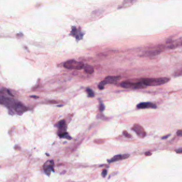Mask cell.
<instances>
[{"instance_id":"9","label":"cell","mask_w":182,"mask_h":182,"mask_svg":"<svg viewBox=\"0 0 182 182\" xmlns=\"http://www.w3.org/2000/svg\"><path fill=\"white\" fill-rule=\"evenodd\" d=\"M137 107L138 109H147V108L156 109V105L151 102H142L137 104Z\"/></svg>"},{"instance_id":"15","label":"cell","mask_w":182,"mask_h":182,"mask_svg":"<svg viewBox=\"0 0 182 182\" xmlns=\"http://www.w3.org/2000/svg\"><path fill=\"white\" fill-rule=\"evenodd\" d=\"M59 136L62 138H65V139H67L68 140H71L72 139L71 137L69 136V135L66 132L60 134L59 135Z\"/></svg>"},{"instance_id":"17","label":"cell","mask_w":182,"mask_h":182,"mask_svg":"<svg viewBox=\"0 0 182 182\" xmlns=\"http://www.w3.org/2000/svg\"><path fill=\"white\" fill-rule=\"evenodd\" d=\"M107 170H106V169H104V170H103V172H102V173H101L102 176H103V177H105L106 176V175H107Z\"/></svg>"},{"instance_id":"6","label":"cell","mask_w":182,"mask_h":182,"mask_svg":"<svg viewBox=\"0 0 182 182\" xmlns=\"http://www.w3.org/2000/svg\"><path fill=\"white\" fill-rule=\"evenodd\" d=\"M54 162L52 160H48L44 163L43 169L47 175L50 176L51 172H54Z\"/></svg>"},{"instance_id":"20","label":"cell","mask_w":182,"mask_h":182,"mask_svg":"<svg viewBox=\"0 0 182 182\" xmlns=\"http://www.w3.org/2000/svg\"><path fill=\"white\" fill-rule=\"evenodd\" d=\"M124 135L128 137H131L130 135H128V133H127V132L126 134L124 133Z\"/></svg>"},{"instance_id":"16","label":"cell","mask_w":182,"mask_h":182,"mask_svg":"<svg viewBox=\"0 0 182 182\" xmlns=\"http://www.w3.org/2000/svg\"><path fill=\"white\" fill-rule=\"evenodd\" d=\"M99 109H100V111H103L104 110V109H105V105H104V104H103L102 103H100V106H99Z\"/></svg>"},{"instance_id":"4","label":"cell","mask_w":182,"mask_h":182,"mask_svg":"<svg viewBox=\"0 0 182 182\" xmlns=\"http://www.w3.org/2000/svg\"><path fill=\"white\" fill-rule=\"evenodd\" d=\"M121 86L125 88H144V85L143 84L142 81L136 82V83H133L130 81H123L122 83H121Z\"/></svg>"},{"instance_id":"13","label":"cell","mask_w":182,"mask_h":182,"mask_svg":"<svg viewBox=\"0 0 182 182\" xmlns=\"http://www.w3.org/2000/svg\"><path fill=\"white\" fill-rule=\"evenodd\" d=\"M83 68L85 72L88 74H92L94 72V69L90 65H84Z\"/></svg>"},{"instance_id":"8","label":"cell","mask_w":182,"mask_h":182,"mask_svg":"<svg viewBox=\"0 0 182 182\" xmlns=\"http://www.w3.org/2000/svg\"><path fill=\"white\" fill-rule=\"evenodd\" d=\"M71 35L75 37L76 39L79 40L82 39L83 36V33H82L80 29H77L75 27H72Z\"/></svg>"},{"instance_id":"10","label":"cell","mask_w":182,"mask_h":182,"mask_svg":"<svg viewBox=\"0 0 182 182\" xmlns=\"http://www.w3.org/2000/svg\"><path fill=\"white\" fill-rule=\"evenodd\" d=\"M13 109L18 114H23L25 111H26L27 110V108L25 107L23 104H22V103H16Z\"/></svg>"},{"instance_id":"7","label":"cell","mask_w":182,"mask_h":182,"mask_svg":"<svg viewBox=\"0 0 182 182\" xmlns=\"http://www.w3.org/2000/svg\"><path fill=\"white\" fill-rule=\"evenodd\" d=\"M133 130H134L136 133L138 135V136L140 137H144L146 135V133L145 130H144L143 127L139 125H137V124L134 125L133 128Z\"/></svg>"},{"instance_id":"14","label":"cell","mask_w":182,"mask_h":182,"mask_svg":"<svg viewBox=\"0 0 182 182\" xmlns=\"http://www.w3.org/2000/svg\"><path fill=\"white\" fill-rule=\"evenodd\" d=\"M86 91H87V93H88V97H89V98H92V97H94V92H93V91H92L91 89L89 88H88L87 89Z\"/></svg>"},{"instance_id":"21","label":"cell","mask_w":182,"mask_h":182,"mask_svg":"<svg viewBox=\"0 0 182 182\" xmlns=\"http://www.w3.org/2000/svg\"><path fill=\"white\" fill-rule=\"evenodd\" d=\"M169 135H167L166 136L163 137V139H167V138L169 136Z\"/></svg>"},{"instance_id":"12","label":"cell","mask_w":182,"mask_h":182,"mask_svg":"<svg viewBox=\"0 0 182 182\" xmlns=\"http://www.w3.org/2000/svg\"><path fill=\"white\" fill-rule=\"evenodd\" d=\"M57 126L59 130L60 131L59 135L60 134L65 133L66 129V125L64 120L60 121L57 124Z\"/></svg>"},{"instance_id":"18","label":"cell","mask_w":182,"mask_h":182,"mask_svg":"<svg viewBox=\"0 0 182 182\" xmlns=\"http://www.w3.org/2000/svg\"><path fill=\"white\" fill-rule=\"evenodd\" d=\"M177 134L178 136H181L182 135V130H179L177 132Z\"/></svg>"},{"instance_id":"1","label":"cell","mask_w":182,"mask_h":182,"mask_svg":"<svg viewBox=\"0 0 182 182\" xmlns=\"http://www.w3.org/2000/svg\"><path fill=\"white\" fill-rule=\"evenodd\" d=\"M170 81L167 77H161L158 78H144L142 80L143 84L145 86H154L165 84Z\"/></svg>"},{"instance_id":"3","label":"cell","mask_w":182,"mask_h":182,"mask_svg":"<svg viewBox=\"0 0 182 182\" xmlns=\"http://www.w3.org/2000/svg\"><path fill=\"white\" fill-rule=\"evenodd\" d=\"M120 79L121 77L119 76H107L105 78L104 81H101L99 84L98 85V88L99 90H103L104 88V86L105 85L108 84H114L116 82H117Z\"/></svg>"},{"instance_id":"19","label":"cell","mask_w":182,"mask_h":182,"mask_svg":"<svg viewBox=\"0 0 182 182\" xmlns=\"http://www.w3.org/2000/svg\"><path fill=\"white\" fill-rule=\"evenodd\" d=\"M182 148H180L179 149L177 150H176V151L177 152H178V153H182Z\"/></svg>"},{"instance_id":"2","label":"cell","mask_w":182,"mask_h":182,"mask_svg":"<svg viewBox=\"0 0 182 182\" xmlns=\"http://www.w3.org/2000/svg\"><path fill=\"white\" fill-rule=\"evenodd\" d=\"M84 63L81 62H77L74 60H70L65 62L64 67L68 69H76L81 70L83 68Z\"/></svg>"},{"instance_id":"5","label":"cell","mask_w":182,"mask_h":182,"mask_svg":"<svg viewBox=\"0 0 182 182\" xmlns=\"http://www.w3.org/2000/svg\"><path fill=\"white\" fill-rule=\"evenodd\" d=\"M16 102L13 99L8 98L0 94V104H4L6 106L10 108H14Z\"/></svg>"},{"instance_id":"11","label":"cell","mask_w":182,"mask_h":182,"mask_svg":"<svg viewBox=\"0 0 182 182\" xmlns=\"http://www.w3.org/2000/svg\"><path fill=\"white\" fill-rule=\"evenodd\" d=\"M129 154H119V155H117L115 156H114V157H113L111 159L108 160V163H113V162H115L117 161H119V160H121L125 159H127L129 156Z\"/></svg>"}]
</instances>
